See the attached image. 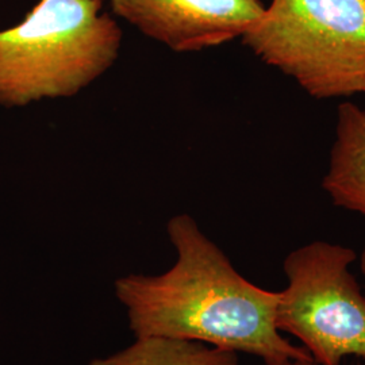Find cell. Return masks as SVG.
Instances as JSON below:
<instances>
[{
  "instance_id": "7",
  "label": "cell",
  "mask_w": 365,
  "mask_h": 365,
  "mask_svg": "<svg viewBox=\"0 0 365 365\" xmlns=\"http://www.w3.org/2000/svg\"><path fill=\"white\" fill-rule=\"evenodd\" d=\"M87 365H240L238 353L197 341L144 336L129 346Z\"/></svg>"
},
{
  "instance_id": "1",
  "label": "cell",
  "mask_w": 365,
  "mask_h": 365,
  "mask_svg": "<svg viewBox=\"0 0 365 365\" xmlns=\"http://www.w3.org/2000/svg\"><path fill=\"white\" fill-rule=\"evenodd\" d=\"M167 233L176 252L168 271L114 282L134 337L197 341L259 357L264 364L313 360L276 327L279 291L250 283L191 215L172 217Z\"/></svg>"
},
{
  "instance_id": "2",
  "label": "cell",
  "mask_w": 365,
  "mask_h": 365,
  "mask_svg": "<svg viewBox=\"0 0 365 365\" xmlns=\"http://www.w3.org/2000/svg\"><path fill=\"white\" fill-rule=\"evenodd\" d=\"M105 0H38L0 30V106L71 98L115 64L122 45Z\"/></svg>"
},
{
  "instance_id": "6",
  "label": "cell",
  "mask_w": 365,
  "mask_h": 365,
  "mask_svg": "<svg viewBox=\"0 0 365 365\" xmlns=\"http://www.w3.org/2000/svg\"><path fill=\"white\" fill-rule=\"evenodd\" d=\"M322 188L334 206L365 217V110L352 102L337 108Z\"/></svg>"
},
{
  "instance_id": "3",
  "label": "cell",
  "mask_w": 365,
  "mask_h": 365,
  "mask_svg": "<svg viewBox=\"0 0 365 365\" xmlns=\"http://www.w3.org/2000/svg\"><path fill=\"white\" fill-rule=\"evenodd\" d=\"M241 41L312 98L365 95V0H272Z\"/></svg>"
},
{
  "instance_id": "9",
  "label": "cell",
  "mask_w": 365,
  "mask_h": 365,
  "mask_svg": "<svg viewBox=\"0 0 365 365\" xmlns=\"http://www.w3.org/2000/svg\"><path fill=\"white\" fill-rule=\"evenodd\" d=\"M360 269H361V274L365 279V249L361 252V256H360Z\"/></svg>"
},
{
  "instance_id": "8",
  "label": "cell",
  "mask_w": 365,
  "mask_h": 365,
  "mask_svg": "<svg viewBox=\"0 0 365 365\" xmlns=\"http://www.w3.org/2000/svg\"><path fill=\"white\" fill-rule=\"evenodd\" d=\"M261 365H319L317 364L314 360H288V361H283V363H277V364H262ZM354 365H365L363 363Z\"/></svg>"
},
{
  "instance_id": "4",
  "label": "cell",
  "mask_w": 365,
  "mask_h": 365,
  "mask_svg": "<svg viewBox=\"0 0 365 365\" xmlns=\"http://www.w3.org/2000/svg\"><path fill=\"white\" fill-rule=\"evenodd\" d=\"M356 260L353 249L313 241L283 262L287 287L279 291L276 327L299 339L317 364L365 359V295L351 272Z\"/></svg>"
},
{
  "instance_id": "5",
  "label": "cell",
  "mask_w": 365,
  "mask_h": 365,
  "mask_svg": "<svg viewBox=\"0 0 365 365\" xmlns=\"http://www.w3.org/2000/svg\"><path fill=\"white\" fill-rule=\"evenodd\" d=\"M148 38L176 53L200 52L241 38L264 13L260 0H108Z\"/></svg>"
}]
</instances>
